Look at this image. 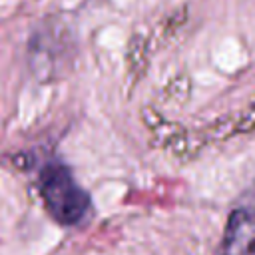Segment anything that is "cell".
<instances>
[{
  "instance_id": "7a4b0ae2",
  "label": "cell",
  "mask_w": 255,
  "mask_h": 255,
  "mask_svg": "<svg viewBox=\"0 0 255 255\" xmlns=\"http://www.w3.org/2000/svg\"><path fill=\"white\" fill-rule=\"evenodd\" d=\"M221 255H255V209L241 207L229 215Z\"/></svg>"
},
{
  "instance_id": "6da1fadb",
  "label": "cell",
  "mask_w": 255,
  "mask_h": 255,
  "mask_svg": "<svg viewBox=\"0 0 255 255\" xmlns=\"http://www.w3.org/2000/svg\"><path fill=\"white\" fill-rule=\"evenodd\" d=\"M42 199L52 217L62 225H78L90 211V195L76 183L72 171L58 163H46L38 175Z\"/></svg>"
}]
</instances>
